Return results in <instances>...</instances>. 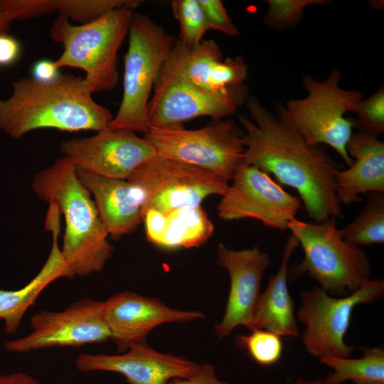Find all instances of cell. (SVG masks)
Listing matches in <instances>:
<instances>
[{
	"mask_svg": "<svg viewBox=\"0 0 384 384\" xmlns=\"http://www.w3.org/2000/svg\"><path fill=\"white\" fill-rule=\"evenodd\" d=\"M217 253L218 264L228 271L230 281L224 316L215 326L217 339L221 340L238 326L250 329L261 281L270 260L257 245L235 250L220 242Z\"/></svg>",
	"mask_w": 384,
	"mask_h": 384,
	"instance_id": "cell-17",
	"label": "cell"
},
{
	"mask_svg": "<svg viewBox=\"0 0 384 384\" xmlns=\"http://www.w3.org/2000/svg\"><path fill=\"white\" fill-rule=\"evenodd\" d=\"M351 112L359 132L378 137L384 132V87H380L369 97L358 101Z\"/></svg>",
	"mask_w": 384,
	"mask_h": 384,
	"instance_id": "cell-30",
	"label": "cell"
},
{
	"mask_svg": "<svg viewBox=\"0 0 384 384\" xmlns=\"http://www.w3.org/2000/svg\"><path fill=\"white\" fill-rule=\"evenodd\" d=\"M243 131L230 117L197 129L150 127L144 134L156 154L208 170L230 181L242 162Z\"/></svg>",
	"mask_w": 384,
	"mask_h": 384,
	"instance_id": "cell-8",
	"label": "cell"
},
{
	"mask_svg": "<svg viewBox=\"0 0 384 384\" xmlns=\"http://www.w3.org/2000/svg\"><path fill=\"white\" fill-rule=\"evenodd\" d=\"M298 320L305 325L302 342L306 352L319 359L348 358L357 347L348 345L344 336L354 308L380 299L384 292L382 279L368 280L355 292L343 297L329 295L321 287L300 289Z\"/></svg>",
	"mask_w": 384,
	"mask_h": 384,
	"instance_id": "cell-9",
	"label": "cell"
},
{
	"mask_svg": "<svg viewBox=\"0 0 384 384\" xmlns=\"http://www.w3.org/2000/svg\"><path fill=\"white\" fill-rule=\"evenodd\" d=\"M102 316L110 338L121 353L146 343L148 334L161 324L205 317L199 311L172 309L158 298L144 297L131 291L119 292L103 302Z\"/></svg>",
	"mask_w": 384,
	"mask_h": 384,
	"instance_id": "cell-15",
	"label": "cell"
},
{
	"mask_svg": "<svg viewBox=\"0 0 384 384\" xmlns=\"http://www.w3.org/2000/svg\"><path fill=\"white\" fill-rule=\"evenodd\" d=\"M249 117L239 114L245 148L242 163L272 174L279 185L297 191L314 223L343 218L336 195V177L343 164L326 146H310L277 111L274 115L257 98L247 100Z\"/></svg>",
	"mask_w": 384,
	"mask_h": 384,
	"instance_id": "cell-1",
	"label": "cell"
},
{
	"mask_svg": "<svg viewBox=\"0 0 384 384\" xmlns=\"http://www.w3.org/2000/svg\"><path fill=\"white\" fill-rule=\"evenodd\" d=\"M32 189L64 217L60 250L74 276L100 272L111 258L113 246L91 194L77 176L76 166L65 156L58 159L35 175Z\"/></svg>",
	"mask_w": 384,
	"mask_h": 384,
	"instance_id": "cell-3",
	"label": "cell"
},
{
	"mask_svg": "<svg viewBox=\"0 0 384 384\" xmlns=\"http://www.w3.org/2000/svg\"><path fill=\"white\" fill-rule=\"evenodd\" d=\"M213 233L214 225L201 206L181 208L165 213L163 233L156 246L169 250L199 247Z\"/></svg>",
	"mask_w": 384,
	"mask_h": 384,
	"instance_id": "cell-23",
	"label": "cell"
},
{
	"mask_svg": "<svg viewBox=\"0 0 384 384\" xmlns=\"http://www.w3.org/2000/svg\"><path fill=\"white\" fill-rule=\"evenodd\" d=\"M32 77L41 82H50L55 80L59 75L54 60L41 59L36 61L31 69Z\"/></svg>",
	"mask_w": 384,
	"mask_h": 384,
	"instance_id": "cell-34",
	"label": "cell"
},
{
	"mask_svg": "<svg viewBox=\"0 0 384 384\" xmlns=\"http://www.w3.org/2000/svg\"><path fill=\"white\" fill-rule=\"evenodd\" d=\"M134 9L122 7L84 24L74 25L59 15L50 37L63 48L54 64L82 70L92 92L110 91L119 82L117 54L128 35Z\"/></svg>",
	"mask_w": 384,
	"mask_h": 384,
	"instance_id": "cell-4",
	"label": "cell"
},
{
	"mask_svg": "<svg viewBox=\"0 0 384 384\" xmlns=\"http://www.w3.org/2000/svg\"><path fill=\"white\" fill-rule=\"evenodd\" d=\"M359 358L324 357L319 362L333 369L324 379L326 384H384V348H361Z\"/></svg>",
	"mask_w": 384,
	"mask_h": 384,
	"instance_id": "cell-24",
	"label": "cell"
},
{
	"mask_svg": "<svg viewBox=\"0 0 384 384\" xmlns=\"http://www.w3.org/2000/svg\"><path fill=\"white\" fill-rule=\"evenodd\" d=\"M352 164L336 177V195L341 205L363 200L361 195L384 192V142L378 137L358 132L346 147Z\"/></svg>",
	"mask_w": 384,
	"mask_h": 384,
	"instance_id": "cell-20",
	"label": "cell"
},
{
	"mask_svg": "<svg viewBox=\"0 0 384 384\" xmlns=\"http://www.w3.org/2000/svg\"><path fill=\"white\" fill-rule=\"evenodd\" d=\"M21 54L18 40L6 33L0 34V66H7L15 63Z\"/></svg>",
	"mask_w": 384,
	"mask_h": 384,
	"instance_id": "cell-33",
	"label": "cell"
},
{
	"mask_svg": "<svg viewBox=\"0 0 384 384\" xmlns=\"http://www.w3.org/2000/svg\"><path fill=\"white\" fill-rule=\"evenodd\" d=\"M77 176L91 194L109 235L119 240L134 232L142 222L144 196L128 180L101 177L76 168Z\"/></svg>",
	"mask_w": 384,
	"mask_h": 384,
	"instance_id": "cell-19",
	"label": "cell"
},
{
	"mask_svg": "<svg viewBox=\"0 0 384 384\" xmlns=\"http://www.w3.org/2000/svg\"><path fill=\"white\" fill-rule=\"evenodd\" d=\"M0 384H41L34 377L21 372L0 375Z\"/></svg>",
	"mask_w": 384,
	"mask_h": 384,
	"instance_id": "cell-35",
	"label": "cell"
},
{
	"mask_svg": "<svg viewBox=\"0 0 384 384\" xmlns=\"http://www.w3.org/2000/svg\"><path fill=\"white\" fill-rule=\"evenodd\" d=\"M103 302L83 299L62 311H42L30 319L29 334L7 341L10 352L27 353L52 347H79L110 338L102 316Z\"/></svg>",
	"mask_w": 384,
	"mask_h": 384,
	"instance_id": "cell-13",
	"label": "cell"
},
{
	"mask_svg": "<svg viewBox=\"0 0 384 384\" xmlns=\"http://www.w3.org/2000/svg\"><path fill=\"white\" fill-rule=\"evenodd\" d=\"M209 30H214L231 37L240 35L223 2L220 0H198Z\"/></svg>",
	"mask_w": 384,
	"mask_h": 384,
	"instance_id": "cell-31",
	"label": "cell"
},
{
	"mask_svg": "<svg viewBox=\"0 0 384 384\" xmlns=\"http://www.w3.org/2000/svg\"><path fill=\"white\" fill-rule=\"evenodd\" d=\"M127 180L144 193L142 218L149 209L166 213L199 206L209 196H223L229 186L227 180L208 170L158 154L139 165Z\"/></svg>",
	"mask_w": 384,
	"mask_h": 384,
	"instance_id": "cell-10",
	"label": "cell"
},
{
	"mask_svg": "<svg viewBox=\"0 0 384 384\" xmlns=\"http://www.w3.org/2000/svg\"><path fill=\"white\" fill-rule=\"evenodd\" d=\"M171 10L179 25L177 40L190 46L200 43L209 28L198 0L173 1Z\"/></svg>",
	"mask_w": 384,
	"mask_h": 384,
	"instance_id": "cell-27",
	"label": "cell"
},
{
	"mask_svg": "<svg viewBox=\"0 0 384 384\" xmlns=\"http://www.w3.org/2000/svg\"><path fill=\"white\" fill-rule=\"evenodd\" d=\"M341 73L334 70L324 80H316L310 74L302 77L306 91L304 98L288 100L278 105L289 124L310 146L332 147L349 167L353 160L346 147L356 128L353 118L345 117L353 105L363 99V93L340 87Z\"/></svg>",
	"mask_w": 384,
	"mask_h": 384,
	"instance_id": "cell-7",
	"label": "cell"
},
{
	"mask_svg": "<svg viewBox=\"0 0 384 384\" xmlns=\"http://www.w3.org/2000/svg\"><path fill=\"white\" fill-rule=\"evenodd\" d=\"M245 84L223 92H209L183 80L159 75L147 109L150 127L183 126L185 121L210 117L213 120L230 117L247 100Z\"/></svg>",
	"mask_w": 384,
	"mask_h": 384,
	"instance_id": "cell-12",
	"label": "cell"
},
{
	"mask_svg": "<svg viewBox=\"0 0 384 384\" xmlns=\"http://www.w3.org/2000/svg\"><path fill=\"white\" fill-rule=\"evenodd\" d=\"M168 384H230L219 380L215 374V368L210 363H203L199 366L197 372L188 378H176L170 380Z\"/></svg>",
	"mask_w": 384,
	"mask_h": 384,
	"instance_id": "cell-32",
	"label": "cell"
},
{
	"mask_svg": "<svg viewBox=\"0 0 384 384\" xmlns=\"http://www.w3.org/2000/svg\"><path fill=\"white\" fill-rule=\"evenodd\" d=\"M60 220L58 209L49 206L46 227L52 234V245L48 257L38 273L19 289H0V319L4 321V329L8 334H14L18 330L28 309L35 304L40 294L50 283L60 278L75 277L58 245Z\"/></svg>",
	"mask_w": 384,
	"mask_h": 384,
	"instance_id": "cell-21",
	"label": "cell"
},
{
	"mask_svg": "<svg viewBox=\"0 0 384 384\" xmlns=\"http://www.w3.org/2000/svg\"><path fill=\"white\" fill-rule=\"evenodd\" d=\"M295 384H326L324 380H305L303 377L299 376L295 380Z\"/></svg>",
	"mask_w": 384,
	"mask_h": 384,
	"instance_id": "cell-37",
	"label": "cell"
},
{
	"mask_svg": "<svg viewBox=\"0 0 384 384\" xmlns=\"http://www.w3.org/2000/svg\"><path fill=\"white\" fill-rule=\"evenodd\" d=\"M299 245L292 234L288 236L279 268L270 276L266 289L257 299L250 330L265 329L280 337L299 336L294 302L287 287L289 262Z\"/></svg>",
	"mask_w": 384,
	"mask_h": 384,
	"instance_id": "cell-22",
	"label": "cell"
},
{
	"mask_svg": "<svg viewBox=\"0 0 384 384\" xmlns=\"http://www.w3.org/2000/svg\"><path fill=\"white\" fill-rule=\"evenodd\" d=\"M161 73L209 92H223L245 84L248 65L242 55L224 59L213 40L190 46L176 38Z\"/></svg>",
	"mask_w": 384,
	"mask_h": 384,
	"instance_id": "cell-16",
	"label": "cell"
},
{
	"mask_svg": "<svg viewBox=\"0 0 384 384\" xmlns=\"http://www.w3.org/2000/svg\"><path fill=\"white\" fill-rule=\"evenodd\" d=\"M128 37L122 98L109 129L144 134L149 129L147 109L151 93L176 38L140 13L133 14Z\"/></svg>",
	"mask_w": 384,
	"mask_h": 384,
	"instance_id": "cell-6",
	"label": "cell"
},
{
	"mask_svg": "<svg viewBox=\"0 0 384 384\" xmlns=\"http://www.w3.org/2000/svg\"><path fill=\"white\" fill-rule=\"evenodd\" d=\"M13 21L0 9V34L6 33Z\"/></svg>",
	"mask_w": 384,
	"mask_h": 384,
	"instance_id": "cell-36",
	"label": "cell"
},
{
	"mask_svg": "<svg viewBox=\"0 0 384 384\" xmlns=\"http://www.w3.org/2000/svg\"><path fill=\"white\" fill-rule=\"evenodd\" d=\"M60 149L76 168L122 180H127L139 165L156 154L153 146L136 132L109 128L91 137L64 141Z\"/></svg>",
	"mask_w": 384,
	"mask_h": 384,
	"instance_id": "cell-14",
	"label": "cell"
},
{
	"mask_svg": "<svg viewBox=\"0 0 384 384\" xmlns=\"http://www.w3.org/2000/svg\"><path fill=\"white\" fill-rule=\"evenodd\" d=\"M366 203L356 218L339 230L345 241L360 247L384 242V192L368 194Z\"/></svg>",
	"mask_w": 384,
	"mask_h": 384,
	"instance_id": "cell-25",
	"label": "cell"
},
{
	"mask_svg": "<svg viewBox=\"0 0 384 384\" xmlns=\"http://www.w3.org/2000/svg\"><path fill=\"white\" fill-rule=\"evenodd\" d=\"M329 0H267L263 21L268 28L284 30L296 26L302 20L304 9L311 5L329 4Z\"/></svg>",
	"mask_w": 384,
	"mask_h": 384,
	"instance_id": "cell-29",
	"label": "cell"
},
{
	"mask_svg": "<svg viewBox=\"0 0 384 384\" xmlns=\"http://www.w3.org/2000/svg\"><path fill=\"white\" fill-rule=\"evenodd\" d=\"M231 180L217 206L218 217L224 221L253 218L266 227L285 230L302 207L299 197L254 166L242 162Z\"/></svg>",
	"mask_w": 384,
	"mask_h": 384,
	"instance_id": "cell-11",
	"label": "cell"
},
{
	"mask_svg": "<svg viewBox=\"0 0 384 384\" xmlns=\"http://www.w3.org/2000/svg\"><path fill=\"white\" fill-rule=\"evenodd\" d=\"M199 366L184 357L156 351L146 343L134 346L122 354L81 353L75 360L80 371L117 373L128 384H168L173 379L193 376Z\"/></svg>",
	"mask_w": 384,
	"mask_h": 384,
	"instance_id": "cell-18",
	"label": "cell"
},
{
	"mask_svg": "<svg viewBox=\"0 0 384 384\" xmlns=\"http://www.w3.org/2000/svg\"><path fill=\"white\" fill-rule=\"evenodd\" d=\"M141 0H52L53 13L80 24L90 22L102 15L122 7L137 9Z\"/></svg>",
	"mask_w": 384,
	"mask_h": 384,
	"instance_id": "cell-26",
	"label": "cell"
},
{
	"mask_svg": "<svg viewBox=\"0 0 384 384\" xmlns=\"http://www.w3.org/2000/svg\"><path fill=\"white\" fill-rule=\"evenodd\" d=\"M250 331L247 335L237 337L238 345L259 365L268 366L278 362L283 350L281 337L265 329H254Z\"/></svg>",
	"mask_w": 384,
	"mask_h": 384,
	"instance_id": "cell-28",
	"label": "cell"
},
{
	"mask_svg": "<svg viewBox=\"0 0 384 384\" xmlns=\"http://www.w3.org/2000/svg\"><path fill=\"white\" fill-rule=\"evenodd\" d=\"M92 93L84 78L72 74L60 73L50 82L19 78L12 82L11 95L0 99V129L15 139L39 129H108L113 115Z\"/></svg>",
	"mask_w": 384,
	"mask_h": 384,
	"instance_id": "cell-2",
	"label": "cell"
},
{
	"mask_svg": "<svg viewBox=\"0 0 384 384\" xmlns=\"http://www.w3.org/2000/svg\"><path fill=\"white\" fill-rule=\"evenodd\" d=\"M337 220L309 223L296 218L287 225L304 251V259L288 267V279L306 274L335 297H346L370 279V262L360 247L347 242Z\"/></svg>",
	"mask_w": 384,
	"mask_h": 384,
	"instance_id": "cell-5",
	"label": "cell"
}]
</instances>
